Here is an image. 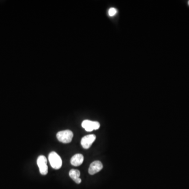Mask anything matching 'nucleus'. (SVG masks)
I'll return each instance as SVG.
<instances>
[{"label":"nucleus","mask_w":189,"mask_h":189,"mask_svg":"<svg viewBox=\"0 0 189 189\" xmlns=\"http://www.w3.org/2000/svg\"><path fill=\"white\" fill-rule=\"evenodd\" d=\"M49 161L51 167L55 169H59L61 168L62 165V160L61 157L54 151L50 153L48 156Z\"/></svg>","instance_id":"f257e3e1"},{"label":"nucleus","mask_w":189,"mask_h":189,"mask_svg":"<svg viewBox=\"0 0 189 189\" xmlns=\"http://www.w3.org/2000/svg\"><path fill=\"white\" fill-rule=\"evenodd\" d=\"M56 137L57 139L61 143H71L72 140L73 133L71 130H63L57 132Z\"/></svg>","instance_id":"f03ea898"},{"label":"nucleus","mask_w":189,"mask_h":189,"mask_svg":"<svg viewBox=\"0 0 189 189\" xmlns=\"http://www.w3.org/2000/svg\"><path fill=\"white\" fill-rule=\"evenodd\" d=\"M37 164L39 166L40 174L43 176L48 173V167L47 165V159L44 155H40L37 158Z\"/></svg>","instance_id":"7ed1b4c3"},{"label":"nucleus","mask_w":189,"mask_h":189,"mask_svg":"<svg viewBox=\"0 0 189 189\" xmlns=\"http://www.w3.org/2000/svg\"><path fill=\"white\" fill-rule=\"evenodd\" d=\"M82 127L87 132H92L94 130H97L100 128V123L97 122H93L91 120H84L82 123Z\"/></svg>","instance_id":"20e7f679"},{"label":"nucleus","mask_w":189,"mask_h":189,"mask_svg":"<svg viewBox=\"0 0 189 189\" xmlns=\"http://www.w3.org/2000/svg\"><path fill=\"white\" fill-rule=\"evenodd\" d=\"M96 137L94 135H87L84 137L81 140V144L82 147L85 149H88L91 147L93 143L96 140Z\"/></svg>","instance_id":"39448f33"},{"label":"nucleus","mask_w":189,"mask_h":189,"mask_svg":"<svg viewBox=\"0 0 189 189\" xmlns=\"http://www.w3.org/2000/svg\"><path fill=\"white\" fill-rule=\"evenodd\" d=\"M103 168V165L100 161H94L92 162L88 169V172L90 175H94L98 173Z\"/></svg>","instance_id":"423d86ee"},{"label":"nucleus","mask_w":189,"mask_h":189,"mask_svg":"<svg viewBox=\"0 0 189 189\" xmlns=\"http://www.w3.org/2000/svg\"><path fill=\"white\" fill-rule=\"evenodd\" d=\"M84 156L82 154H78L73 156L71 159V163L73 165L77 167L81 165L84 161Z\"/></svg>","instance_id":"0eeeda50"},{"label":"nucleus","mask_w":189,"mask_h":189,"mask_svg":"<svg viewBox=\"0 0 189 189\" xmlns=\"http://www.w3.org/2000/svg\"><path fill=\"white\" fill-rule=\"evenodd\" d=\"M69 176L71 179L75 181L77 184H80L82 182V180L80 179V172L79 170L75 169H72L70 170L69 172Z\"/></svg>","instance_id":"6e6552de"},{"label":"nucleus","mask_w":189,"mask_h":189,"mask_svg":"<svg viewBox=\"0 0 189 189\" xmlns=\"http://www.w3.org/2000/svg\"><path fill=\"white\" fill-rule=\"evenodd\" d=\"M117 13V9L114 8H109V11H108V15L109 16H115Z\"/></svg>","instance_id":"1a4fd4ad"},{"label":"nucleus","mask_w":189,"mask_h":189,"mask_svg":"<svg viewBox=\"0 0 189 189\" xmlns=\"http://www.w3.org/2000/svg\"><path fill=\"white\" fill-rule=\"evenodd\" d=\"M187 4H188V5H189V1H188V2H187Z\"/></svg>","instance_id":"9d476101"}]
</instances>
